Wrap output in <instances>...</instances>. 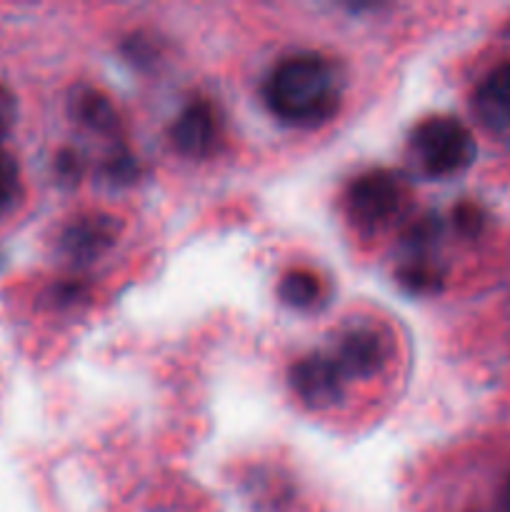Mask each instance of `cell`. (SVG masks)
<instances>
[{
  "mask_svg": "<svg viewBox=\"0 0 510 512\" xmlns=\"http://www.w3.org/2000/svg\"><path fill=\"white\" fill-rule=\"evenodd\" d=\"M15 118H18V103H15V95L10 93L8 85L0 83V140L13 130Z\"/></svg>",
  "mask_w": 510,
  "mask_h": 512,
  "instance_id": "cell-13",
  "label": "cell"
},
{
  "mask_svg": "<svg viewBox=\"0 0 510 512\" xmlns=\"http://www.w3.org/2000/svg\"><path fill=\"white\" fill-rule=\"evenodd\" d=\"M473 110L485 128L495 133L510 130V60L495 65L473 95Z\"/></svg>",
  "mask_w": 510,
  "mask_h": 512,
  "instance_id": "cell-8",
  "label": "cell"
},
{
  "mask_svg": "<svg viewBox=\"0 0 510 512\" xmlns=\"http://www.w3.org/2000/svg\"><path fill=\"white\" fill-rule=\"evenodd\" d=\"M500 510L510 512V478L505 480L503 490H500Z\"/></svg>",
  "mask_w": 510,
  "mask_h": 512,
  "instance_id": "cell-16",
  "label": "cell"
},
{
  "mask_svg": "<svg viewBox=\"0 0 510 512\" xmlns=\"http://www.w3.org/2000/svg\"><path fill=\"white\" fill-rule=\"evenodd\" d=\"M453 220H455V228H458L465 238H475V235H480V230H483L485 225L483 210L473 203H460L458 208H455Z\"/></svg>",
  "mask_w": 510,
  "mask_h": 512,
  "instance_id": "cell-12",
  "label": "cell"
},
{
  "mask_svg": "<svg viewBox=\"0 0 510 512\" xmlns=\"http://www.w3.org/2000/svg\"><path fill=\"white\" fill-rule=\"evenodd\" d=\"M108 175L118 183H130L135 178V160L128 153H120L108 160Z\"/></svg>",
  "mask_w": 510,
  "mask_h": 512,
  "instance_id": "cell-15",
  "label": "cell"
},
{
  "mask_svg": "<svg viewBox=\"0 0 510 512\" xmlns=\"http://www.w3.org/2000/svg\"><path fill=\"white\" fill-rule=\"evenodd\" d=\"M345 75L338 60L315 50H300L278 60L263 85L270 113L285 125L318 128L340 108Z\"/></svg>",
  "mask_w": 510,
  "mask_h": 512,
  "instance_id": "cell-1",
  "label": "cell"
},
{
  "mask_svg": "<svg viewBox=\"0 0 510 512\" xmlns=\"http://www.w3.org/2000/svg\"><path fill=\"white\" fill-rule=\"evenodd\" d=\"M403 203V178L388 168H373L358 175L345 193V210L360 233L383 230L400 213Z\"/></svg>",
  "mask_w": 510,
  "mask_h": 512,
  "instance_id": "cell-3",
  "label": "cell"
},
{
  "mask_svg": "<svg viewBox=\"0 0 510 512\" xmlns=\"http://www.w3.org/2000/svg\"><path fill=\"white\" fill-rule=\"evenodd\" d=\"M348 380H365L378 375L390 358V340L378 325H350L330 350Z\"/></svg>",
  "mask_w": 510,
  "mask_h": 512,
  "instance_id": "cell-5",
  "label": "cell"
},
{
  "mask_svg": "<svg viewBox=\"0 0 510 512\" xmlns=\"http://www.w3.org/2000/svg\"><path fill=\"white\" fill-rule=\"evenodd\" d=\"M55 168H58V178L65 180V183H78L80 170H83V163H80L78 153L73 150H63L55 160Z\"/></svg>",
  "mask_w": 510,
  "mask_h": 512,
  "instance_id": "cell-14",
  "label": "cell"
},
{
  "mask_svg": "<svg viewBox=\"0 0 510 512\" xmlns=\"http://www.w3.org/2000/svg\"><path fill=\"white\" fill-rule=\"evenodd\" d=\"M278 298L293 310H315L325 300V288L310 270H290L280 278Z\"/></svg>",
  "mask_w": 510,
  "mask_h": 512,
  "instance_id": "cell-9",
  "label": "cell"
},
{
  "mask_svg": "<svg viewBox=\"0 0 510 512\" xmlns=\"http://www.w3.org/2000/svg\"><path fill=\"white\" fill-rule=\"evenodd\" d=\"M73 115L83 125H88L90 130H98V133H110L118 125V113L110 105V100L103 93L93 88H83L75 93L73 98Z\"/></svg>",
  "mask_w": 510,
  "mask_h": 512,
  "instance_id": "cell-10",
  "label": "cell"
},
{
  "mask_svg": "<svg viewBox=\"0 0 510 512\" xmlns=\"http://www.w3.org/2000/svg\"><path fill=\"white\" fill-rule=\"evenodd\" d=\"M288 380L300 403L313 410H325L340 403L348 385V378L330 353H310L295 360L290 365Z\"/></svg>",
  "mask_w": 510,
  "mask_h": 512,
  "instance_id": "cell-4",
  "label": "cell"
},
{
  "mask_svg": "<svg viewBox=\"0 0 510 512\" xmlns=\"http://www.w3.org/2000/svg\"><path fill=\"white\" fill-rule=\"evenodd\" d=\"M170 138L178 153L188 158H208L220 138L218 115L213 105L208 100H193L185 105L183 113L173 123Z\"/></svg>",
  "mask_w": 510,
  "mask_h": 512,
  "instance_id": "cell-7",
  "label": "cell"
},
{
  "mask_svg": "<svg viewBox=\"0 0 510 512\" xmlns=\"http://www.w3.org/2000/svg\"><path fill=\"white\" fill-rule=\"evenodd\" d=\"M408 153L423 175L448 178V175L463 173L473 163L478 145L458 118L430 115L410 130Z\"/></svg>",
  "mask_w": 510,
  "mask_h": 512,
  "instance_id": "cell-2",
  "label": "cell"
},
{
  "mask_svg": "<svg viewBox=\"0 0 510 512\" xmlns=\"http://www.w3.org/2000/svg\"><path fill=\"white\" fill-rule=\"evenodd\" d=\"M20 193V170L13 155L0 148V213L15 203Z\"/></svg>",
  "mask_w": 510,
  "mask_h": 512,
  "instance_id": "cell-11",
  "label": "cell"
},
{
  "mask_svg": "<svg viewBox=\"0 0 510 512\" xmlns=\"http://www.w3.org/2000/svg\"><path fill=\"white\" fill-rule=\"evenodd\" d=\"M120 233V220L105 213H90L75 218L60 233V253L70 263H93L95 258L113 248Z\"/></svg>",
  "mask_w": 510,
  "mask_h": 512,
  "instance_id": "cell-6",
  "label": "cell"
}]
</instances>
